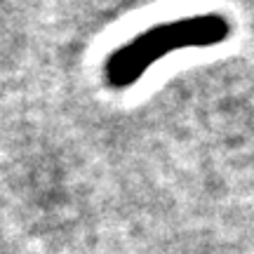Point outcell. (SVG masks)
<instances>
[{
    "instance_id": "obj_1",
    "label": "cell",
    "mask_w": 254,
    "mask_h": 254,
    "mask_svg": "<svg viewBox=\"0 0 254 254\" xmlns=\"http://www.w3.org/2000/svg\"><path fill=\"white\" fill-rule=\"evenodd\" d=\"M231 21L219 12L174 19L141 31L139 36L116 47L104 62V78L111 90H127L158 59L189 47L221 45L231 36Z\"/></svg>"
}]
</instances>
